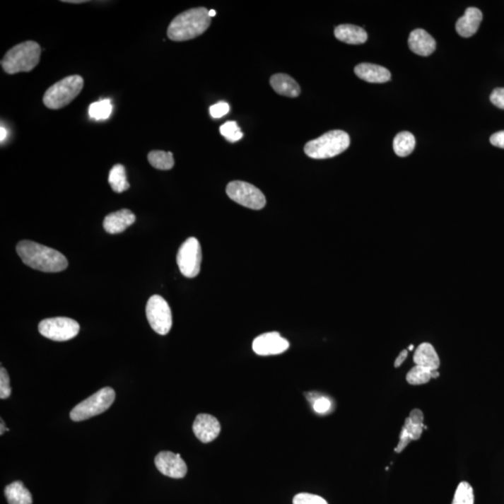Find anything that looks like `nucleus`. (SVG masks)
I'll use <instances>...</instances> for the list:
<instances>
[{
	"label": "nucleus",
	"mask_w": 504,
	"mask_h": 504,
	"mask_svg": "<svg viewBox=\"0 0 504 504\" xmlns=\"http://www.w3.org/2000/svg\"><path fill=\"white\" fill-rule=\"evenodd\" d=\"M42 48L39 43L33 40L20 43L14 46L1 60L3 71L7 74H17L20 72H30L40 63Z\"/></svg>",
	"instance_id": "7ed1b4c3"
},
{
	"label": "nucleus",
	"mask_w": 504,
	"mask_h": 504,
	"mask_svg": "<svg viewBox=\"0 0 504 504\" xmlns=\"http://www.w3.org/2000/svg\"><path fill=\"white\" fill-rule=\"evenodd\" d=\"M215 16H216V11H214V10L209 11V16H211V18H212V17H214Z\"/></svg>",
	"instance_id": "37998d69"
},
{
	"label": "nucleus",
	"mask_w": 504,
	"mask_h": 504,
	"mask_svg": "<svg viewBox=\"0 0 504 504\" xmlns=\"http://www.w3.org/2000/svg\"><path fill=\"white\" fill-rule=\"evenodd\" d=\"M221 429V424L218 419L208 414L198 415L192 425L195 436L205 444L214 441L220 434Z\"/></svg>",
	"instance_id": "ddd939ff"
},
{
	"label": "nucleus",
	"mask_w": 504,
	"mask_h": 504,
	"mask_svg": "<svg viewBox=\"0 0 504 504\" xmlns=\"http://www.w3.org/2000/svg\"><path fill=\"white\" fill-rule=\"evenodd\" d=\"M112 112V105L107 99L95 102L89 107V115L95 120H106Z\"/></svg>",
	"instance_id": "393cba45"
},
{
	"label": "nucleus",
	"mask_w": 504,
	"mask_h": 504,
	"mask_svg": "<svg viewBox=\"0 0 504 504\" xmlns=\"http://www.w3.org/2000/svg\"><path fill=\"white\" fill-rule=\"evenodd\" d=\"M293 504H328V503L317 495L300 493L294 497Z\"/></svg>",
	"instance_id": "7c9ffc66"
},
{
	"label": "nucleus",
	"mask_w": 504,
	"mask_h": 504,
	"mask_svg": "<svg viewBox=\"0 0 504 504\" xmlns=\"http://www.w3.org/2000/svg\"><path fill=\"white\" fill-rule=\"evenodd\" d=\"M115 389L110 387H103L86 400L77 404L71 410V418L73 421H83L100 415L112 406L115 403Z\"/></svg>",
	"instance_id": "423d86ee"
},
{
	"label": "nucleus",
	"mask_w": 504,
	"mask_h": 504,
	"mask_svg": "<svg viewBox=\"0 0 504 504\" xmlns=\"http://www.w3.org/2000/svg\"><path fill=\"white\" fill-rule=\"evenodd\" d=\"M148 161L159 170H170L175 165L173 153L170 151H151L148 154Z\"/></svg>",
	"instance_id": "b1692460"
},
{
	"label": "nucleus",
	"mask_w": 504,
	"mask_h": 504,
	"mask_svg": "<svg viewBox=\"0 0 504 504\" xmlns=\"http://www.w3.org/2000/svg\"><path fill=\"white\" fill-rule=\"evenodd\" d=\"M230 112V106L226 102H218V103L213 105L209 107V112L213 118H221L226 115H228Z\"/></svg>",
	"instance_id": "2f4dec72"
},
{
	"label": "nucleus",
	"mask_w": 504,
	"mask_h": 504,
	"mask_svg": "<svg viewBox=\"0 0 504 504\" xmlns=\"http://www.w3.org/2000/svg\"><path fill=\"white\" fill-rule=\"evenodd\" d=\"M432 380V371L425 367L416 365L410 370L406 375V381L410 385H423Z\"/></svg>",
	"instance_id": "a878e982"
},
{
	"label": "nucleus",
	"mask_w": 504,
	"mask_h": 504,
	"mask_svg": "<svg viewBox=\"0 0 504 504\" xmlns=\"http://www.w3.org/2000/svg\"><path fill=\"white\" fill-rule=\"evenodd\" d=\"M411 441H412V439H411L409 433H407L406 430L403 427L401 432L400 441H399V444L395 448L396 452L401 453L402 451H404V448L409 445Z\"/></svg>",
	"instance_id": "f704fd0d"
},
{
	"label": "nucleus",
	"mask_w": 504,
	"mask_h": 504,
	"mask_svg": "<svg viewBox=\"0 0 504 504\" xmlns=\"http://www.w3.org/2000/svg\"><path fill=\"white\" fill-rule=\"evenodd\" d=\"M290 348V343L279 333L272 332L262 334L253 341L252 348L260 356H270L283 353Z\"/></svg>",
	"instance_id": "9b49d317"
},
{
	"label": "nucleus",
	"mask_w": 504,
	"mask_h": 504,
	"mask_svg": "<svg viewBox=\"0 0 504 504\" xmlns=\"http://www.w3.org/2000/svg\"><path fill=\"white\" fill-rule=\"evenodd\" d=\"M491 143L495 147L504 148V131H500L491 136Z\"/></svg>",
	"instance_id": "c9c22d12"
},
{
	"label": "nucleus",
	"mask_w": 504,
	"mask_h": 504,
	"mask_svg": "<svg viewBox=\"0 0 504 504\" xmlns=\"http://www.w3.org/2000/svg\"><path fill=\"white\" fill-rule=\"evenodd\" d=\"M474 489L470 484L462 482L457 486L452 504H474Z\"/></svg>",
	"instance_id": "bb28decb"
},
{
	"label": "nucleus",
	"mask_w": 504,
	"mask_h": 504,
	"mask_svg": "<svg viewBox=\"0 0 504 504\" xmlns=\"http://www.w3.org/2000/svg\"><path fill=\"white\" fill-rule=\"evenodd\" d=\"M416 139L410 132H401L395 136L393 141V150L400 157L410 156L415 150Z\"/></svg>",
	"instance_id": "4be33fe9"
},
{
	"label": "nucleus",
	"mask_w": 504,
	"mask_h": 504,
	"mask_svg": "<svg viewBox=\"0 0 504 504\" xmlns=\"http://www.w3.org/2000/svg\"><path fill=\"white\" fill-rule=\"evenodd\" d=\"M407 356H409V351H406V349H404V351H401V353L399 354L397 359H396V361H395L394 367H396V368H398V367H400L402 365V364H403L404 363V361L406 360Z\"/></svg>",
	"instance_id": "4c0bfd02"
},
{
	"label": "nucleus",
	"mask_w": 504,
	"mask_h": 504,
	"mask_svg": "<svg viewBox=\"0 0 504 504\" xmlns=\"http://www.w3.org/2000/svg\"><path fill=\"white\" fill-rule=\"evenodd\" d=\"M351 145L348 134L342 130L329 131L305 146V153L312 159L333 158L344 153Z\"/></svg>",
	"instance_id": "20e7f679"
},
{
	"label": "nucleus",
	"mask_w": 504,
	"mask_h": 504,
	"mask_svg": "<svg viewBox=\"0 0 504 504\" xmlns=\"http://www.w3.org/2000/svg\"><path fill=\"white\" fill-rule=\"evenodd\" d=\"M83 78L78 75L69 76L49 87L43 96V103L49 110H60L68 106L83 88Z\"/></svg>",
	"instance_id": "39448f33"
},
{
	"label": "nucleus",
	"mask_w": 504,
	"mask_h": 504,
	"mask_svg": "<svg viewBox=\"0 0 504 504\" xmlns=\"http://www.w3.org/2000/svg\"><path fill=\"white\" fill-rule=\"evenodd\" d=\"M331 401L329 400V398L325 397V396L320 395L319 397L313 402V409L315 412L319 414L327 413L328 411L331 409Z\"/></svg>",
	"instance_id": "473e14b6"
},
{
	"label": "nucleus",
	"mask_w": 504,
	"mask_h": 504,
	"mask_svg": "<svg viewBox=\"0 0 504 504\" xmlns=\"http://www.w3.org/2000/svg\"><path fill=\"white\" fill-rule=\"evenodd\" d=\"M1 136H0V141H1V143L3 141H4V139H6V135H7V131H6L5 128L1 127Z\"/></svg>",
	"instance_id": "58836bf2"
},
{
	"label": "nucleus",
	"mask_w": 504,
	"mask_h": 504,
	"mask_svg": "<svg viewBox=\"0 0 504 504\" xmlns=\"http://www.w3.org/2000/svg\"><path fill=\"white\" fill-rule=\"evenodd\" d=\"M154 462L160 473L171 479H183L187 474V465L180 454L163 451L156 456Z\"/></svg>",
	"instance_id": "f8f14e48"
},
{
	"label": "nucleus",
	"mask_w": 504,
	"mask_h": 504,
	"mask_svg": "<svg viewBox=\"0 0 504 504\" xmlns=\"http://www.w3.org/2000/svg\"><path fill=\"white\" fill-rule=\"evenodd\" d=\"M491 103L499 109L504 110V88H496L491 95Z\"/></svg>",
	"instance_id": "72a5a7b5"
},
{
	"label": "nucleus",
	"mask_w": 504,
	"mask_h": 504,
	"mask_svg": "<svg viewBox=\"0 0 504 504\" xmlns=\"http://www.w3.org/2000/svg\"><path fill=\"white\" fill-rule=\"evenodd\" d=\"M109 183L113 192L117 194H121L130 188L124 165L118 164L112 168L109 175Z\"/></svg>",
	"instance_id": "5701e85b"
},
{
	"label": "nucleus",
	"mask_w": 504,
	"mask_h": 504,
	"mask_svg": "<svg viewBox=\"0 0 504 504\" xmlns=\"http://www.w3.org/2000/svg\"><path fill=\"white\" fill-rule=\"evenodd\" d=\"M146 315L151 329L161 336H165L171 330L172 313L170 307L162 296L153 295L148 299Z\"/></svg>",
	"instance_id": "1a4fd4ad"
},
{
	"label": "nucleus",
	"mask_w": 504,
	"mask_h": 504,
	"mask_svg": "<svg viewBox=\"0 0 504 504\" xmlns=\"http://www.w3.org/2000/svg\"><path fill=\"white\" fill-rule=\"evenodd\" d=\"M409 418L416 424H424V416L421 410L414 409L411 411Z\"/></svg>",
	"instance_id": "e433bc0d"
},
{
	"label": "nucleus",
	"mask_w": 504,
	"mask_h": 504,
	"mask_svg": "<svg viewBox=\"0 0 504 504\" xmlns=\"http://www.w3.org/2000/svg\"><path fill=\"white\" fill-rule=\"evenodd\" d=\"M334 36L340 42L348 45H363L366 42L368 36L366 31L360 26L354 25H340L334 29Z\"/></svg>",
	"instance_id": "6ab92c4d"
},
{
	"label": "nucleus",
	"mask_w": 504,
	"mask_h": 504,
	"mask_svg": "<svg viewBox=\"0 0 504 504\" xmlns=\"http://www.w3.org/2000/svg\"><path fill=\"white\" fill-rule=\"evenodd\" d=\"M64 2H66V3H84V2H86V0H83V1H81V0H76V1H74V0H65V1H64Z\"/></svg>",
	"instance_id": "79ce46f5"
},
{
	"label": "nucleus",
	"mask_w": 504,
	"mask_h": 504,
	"mask_svg": "<svg viewBox=\"0 0 504 504\" xmlns=\"http://www.w3.org/2000/svg\"><path fill=\"white\" fill-rule=\"evenodd\" d=\"M202 262V250L199 241L195 238H188L180 247L177 264L180 272L186 278L192 279L200 273Z\"/></svg>",
	"instance_id": "9d476101"
},
{
	"label": "nucleus",
	"mask_w": 504,
	"mask_h": 504,
	"mask_svg": "<svg viewBox=\"0 0 504 504\" xmlns=\"http://www.w3.org/2000/svg\"><path fill=\"white\" fill-rule=\"evenodd\" d=\"M404 428L406 430V432L409 433L412 441H416V440L421 438V434L423 433V430L426 429L424 424L414 423L409 418L406 419Z\"/></svg>",
	"instance_id": "c756f323"
},
{
	"label": "nucleus",
	"mask_w": 504,
	"mask_h": 504,
	"mask_svg": "<svg viewBox=\"0 0 504 504\" xmlns=\"http://www.w3.org/2000/svg\"><path fill=\"white\" fill-rule=\"evenodd\" d=\"M270 84L274 91L288 98H297L301 94L299 84L290 75L278 73L270 78Z\"/></svg>",
	"instance_id": "a211bd4d"
},
{
	"label": "nucleus",
	"mask_w": 504,
	"mask_h": 504,
	"mask_svg": "<svg viewBox=\"0 0 504 504\" xmlns=\"http://www.w3.org/2000/svg\"><path fill=\"white\" fill-rule=\"evenodd\" d=\"M355 74L361 78L371 83H384L390 81L392 74L384 66L374 64L361 63L355 66Z\"/></svg>",
	"instance_id": "f3484780"
},
{
	"label": "nucleus",
	"mask_w": 504,
	"mask_h": 504,
	"mask_svg": "<svg viewBox=\"0 0 504 504\" xmlns=\"http://www.w3.org/2000/svg\"><path fill=\"white\" fill-rule=\"evenodd\" d=\"M409 45L411 51L421 57H429L436 49L435 40L424 29H416L411 32Z\"/></svg>",
	"instance_id": "2eb2a0df"
},
{
	"label": "nucleus",
	"mask_w": 504,
	"mask_h": 504,
	"mask_svg": "<svg viewBox=\"0 0 504 504\" xmlns=\"http://www.w3.org/2000/svg\"><path fill=\"white\" fill-rule=\"evenodd\" d=\"M220 133L221 136L227 139L231 143H235L240 141L243 138V133L241 132L240 127H238L237 122H227L220 127Z\"/></svg>",
	"instance_id": "cd10ccee"
},
{
	"label": "nucleus",
	"mask_w": 504,
	"mask_h": 504,
	"mask_svg": "<svg viewBox=\"0 0 504 504\" xmlns=\"http://www.w3.org/2000/svg\"><path fill=\"white\" fill-rule=\"evenodd\" d=\"M482 20L483 14L479 8H468L465 11L464 16L457 20L456 24L457 34L463 37L474 36L479 30Z\"/></svg>",
	"instance_id": "dca6fc26"
},
{
	"label": "nucleus",
	"mask_w": 504,
	"mask_h": 504,
	"mask_svg": "<svg viewBox=\"0 0 504 504\" xmlns=\"http://www.w3.org/2000/svg\"><path fill=\"white\" fill-rule=\"evenodd\" d=\"M11 394L10 377H8L7 370L4 367H1L0 369V398L4 400V399L10 397Z\"/></svg>",
	"instance_id": "c85d7f7f"
},
{
	"label": "nucleus",
	"mask_w": 504,
	"mask_h": 504,
	"mask_svg": "<svg viewBox=\"0 0 504 504\" xmlns=\"http://www.w3.org/2000/svg\"><path fill=\"white\" fill-rule=\"evenodd\" d=\"M413 349H414V346L413 345L409 346V351H413Z\"/></svg>",
	"instance_id": "c03bdc74"
},
{
	"label": "nucleus",
	"mask_w": 504,
	"mask_h": 504,
	"mask_svg": "<svg viewBox=\"0 0 504 504\" xmlns=\"http://www.w3.org/2000/svg\"><path fill=\"white\" fill-rule=\"evenodd\" d=\"M226 194L230 199L245 206V208L259 211L266 205L264 194L250 183L235 180L226 187Z\"/></svg>",
	"instance_id": "0eeeda50"
},
{
	"label": "nucleus",
	"mask_w": 504,
	"mask_h": 504,
	"mask_svg": "<svg viewBox=\"0 0 504 504\" xmlns=\"http://www.w3.org/2000/svg\"><path fill=\"white\" fill-rule=\"evenodd\" d=\"M136 221L135 214L129 209L112 212L104 218L103 227L109 234H121Z\"/></svg>",
	"instance_id": "4468645a"
},
{
	"label": "nucleus",
	"mask_w": 504,
	"mask_h": 504,
	"mask_svg": "<svg viewBox=\"0 0 504 504\" xmlns=\"http://www.w3.org/2000/svg\"><path fill=\"white\" fill-rule=\"evenodd\" d=\"M4 494L8 504H32L33 498L21 481L10 484L5 488Z\"/></svg>",
	"instance_id": "412c9836"
},
{
	"label": "nucleus",
	"mask_w": 504,
	"mask_h": 504,
	"mask_svg": "<svg viewBox=\"0 0 504 504\" xmlns=\"http://www.w3.org/2000/svg\"><path fill=\"white\" fill-rule=\"evenodd\" d=\"M439 372L438 370H434V371H432V378L434 380V378L439 377Z\"/></svg>",
	"instance_id": "a19ab883"
},
{
	"label": "nucleus",
	"mask_w": 504,
	"mask_h": 504,
	"mask_svg": "<svg viewBox=\"0 0 504 504\" xmlns=\"http://www.w3.org/2000/svg\"><path fill=\"white\" fill-rule=\"evenodd\" d=\"M17 254L23 263L35 270L57 273L66 269L69 263L65 256L52 247L36 242L23 240L16 247Z\"/></svg>",
	"instance_id": "f257e3e1"
},
{
	"label": "nucleus",
	"mask_w": 504,
	"mask_h": 504,
	"mask_svg": "<svg viewBox=\"0 0 504 504\" xmlns=\"http://www.w3.org/2000/svg\"><path fill=\"white\" fill-rule=\"evenodd\" d=\"M211 24V17L208 8H191L172 20L168 28V36L173 42H185L205 33Z\"/></svg>",
	"instance_id": "f03ea898"
},
{
	"label": "nucleus",
	"mask_w": 504,
	"mask_h": 504,
	"mask_svg": "<svg viewBox=\"0 0 504 504\" xmlns=\"http://www.w3.org/2000/svg\"><path fill=\"white\" fill-rule=\"evenodd\" d=\"M414 361L416 365L425 367L430 371L438 370L440 367L438 354L430 343H422L418 346L414 354Z\"/></svg>",
	"instance_id": "aec40b11"
},
{
	"label": "nucleus",
	"mask_w": 504,
	"mask_h": 504,
	"mask_svg": "<svg viewBox=\"0 0 504 504\" xmlns=\"http://www.w3.org/2000/svg\"><path fill=\"white\" fill-rule=\"evenodd\" d=\"M39 331L42 336L48 339L63 342L78 336L80 324L69 317H51L40 322Z\"/></svg>",
	"instance_id": "6e6552de"
},
{
	"label": "nucleus",
	"mask_w": 504,
	"mask_h": 504,
	"mask_svg": "<svg viewBox=\"0 0 504 504\" xmlns=\"http://www.w3.org/2000/svg\"><path fill=\"white\" fill-rule=\"evenodd\" d=\"M0 427H1V430H0V434H1V435H3V433L5 432H8V429L6 428L5 422L3 421V419H1V426Z\"/></svg>",
	"instance_id": "ea45409f"
}]
</instances>
